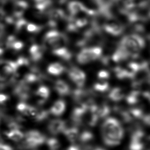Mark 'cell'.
I'll use <instances>...</instances> for the list:
<instances>
[{"label":"cell","mask_w":150,"mask_h":150,"mask_svg":"<svg viewBox=\"0 0 150 150\" xmlns=\"http://www.w3.org/2000/svg\"><path fill=\"white\" fill-rule=\"evenodd\" d=\"M145 46L142 37L136 35H130L124 37L120 42L117 52L115 54L116 61L127 59L138 54Z\"/></svg>","instance_id":"cell-1"},{"label":"cell","mask_w":150,"mask_h":150,"mask_svg":"<svg viewBox=\"0 0 150 150\" xmlns=\"http://www.w3.org/2000/svg\"><path fill=\"white\" fill-rule=\"evenodd\" d=\"M101 134L105 144L115 146L120 144L123 138L124 129L118 120L114 118H108L102 124Z\"/></svg>","instance_id":"cell-2"},{"label":"cell","mask_w":150,"mask_h":150,"mask_svg":"<svg viewBox=\"0 0 150 150\" xmlns=\"http://www.w3.org/2000/svg\"><path fill=\"white\" fill-rule=\"evenodd\" d=\"M102 53L101 48L91 47L81 50L77 54L76 59L80 64L85 65L100 58Z\"/></svg>","instance_id":"cell-3"},{"label":"cell","mask_w":150,"mask_h":150,"mask_svg":"<svg viewBox=\"0 0 150 150\" xmlns=\"http://www.w3.org/2000/svg\"><path fill=\"white\" fill-rule=\"evenodd\" d=\"M68 76L73 83L79 87H82L86 81V74L81 69L76 67H73L69 69Z\"/></svg>","instance_id":"cell-4"},{"label":"cell","mask_w":150,"mask_h":150,"mask_svg":"<svg viewBox=\"0 0 150 150\" xmlns=\"http://www.w3.org/2000/svg\"><path fill=\"white\" fill-rule=\"evenodd\" d=\"M46 39L49 45L55 49L59 48L60 45L65 41L64 36L57 31H51L48 33Z\"/></svg>","instance_id":"cell-5"},{"label":"cell","mask_w":150,"mask_h":150,"mask_svg":"<svg viewBox=\"0 0 150 150\" xmlns=\"http://www.w3.org/2000/svg\"><path fill=\"white\" fill-rule=\"evenodd\" d=\"M45 141V138L39 133L33 132L27 138V146L33 148L42 144Z\"/></svg>","instance_id":"cell-6"},{"label":"cell","mask_w":150,"mask_h":150,"mask_svg":"<svg viewBox=\"0 0 150 150\" xmlns=\"http://www.w3.org/2000/svg\"><path fill=\"white\" fill-rule=\"evenodd\" d=\"M65 122L61 120H53L49 124V130L53 134H57L64 132L65 130Z\"/></svg>","instance_id":"cell-7"},{"label":"cell","mask_w":150,"mask_h":150,"mask_svg":"<svg viewBox=\"0 0 150 150\" xmlns=\"http://www.w3.org/2000/svg\"><path fill=\"white\" fill-rule=\"evenodd\" d=\"M66 109V103L63 100L55 101L51 108V112L53 115L59 116L62 115Z\"/></svg>","instance_id":"cell-8"},{"label":"cell","mask_w":150,"mask_h":150,"mask_svg":"<svg viewBox=\"0 0 150 150\" xmlns=\"http://www.w3.org/2000/svg\"><path fill=\"white\" fill-rule=\"evenodd\" d=\"M55 90L61 96H66L70 92L69 85L63 80H57L54 85Z\"/></svg>","instance_id":"cell-9"},{"label":"cell","mask_w":150,"mask_h":150,"mask_svg":"<svg viewBox=\"0 0 150 150\" xmlns=\"http://www.w3.org/2000/svg\"><path fill=\"white\" fill-rule=\"evenodd\" d=\"M48 72L52 75H59L64 72V67L60 63H52L48 67Z\"/></svg>","instance_id":"cell-10"},{"label":"cell","mask_w":150,"mask_h":150,"mask_svg":"<svg viewBox=\"0 0 150 150\" xmlns=\"http://www.w3.org/2000/svg\"><path fill=\"white\" fill-rule=\"evenodd\" d=\"M65 133L69 140H71L72 142L75 141L77 138L78 132L76 129H71L69 130H66Z\"/></svg>","instance_id":"cell-11"},{"label":"cell","mask_w":150,"mask_h":150,"mask_svg":"<svg viewBox=\"0 0 150 150\" xmlns=\"http://www.w3.org/2000/svg\"><path fill=\"white\" fill-rule=\"evenodd\" d=\"M48 145L52 150H57L59 149V144L57 140L54 139H51L48 141Z\"/></svg>","instance_id":"cell-12"},{"label":"cell","mask_w":150,"mask_h":150,"mask_svg":"<svg viewBox=\"0 0 150 150\" xmlns=\"http://www.w3.org/2000/svg\"><path fill=\"white\" fill-rule=\"evenodd\" d=\"M8 137L14 141H18L22 138V134L18 132H13L9 134Z\"/></svg>","instance_id":"cell-13"},{"label":"cell","mask_w":150,"mask_h":150,"mask_svg":"<svg viewBox=\"0 0 150 150\" xmlns=\"http://www.w3.org/2000/svg\"><path fill=\"white\" fill-rule=\"evenodd\" d=\"M111 96V97L114 100H118V99H120V98H122L120 91L118 89H115L113 90Z\"/></svg>","instance_id":"cell-14"},{"label":"cell","mask_w":150,"mask_h":150,"mask_svg":"<svg viewBox=\"0 0 150 150\" xmlns=\"http://www.w3.org/2000/svg\"><path fill=\"white\" fill-rule=\"evenodd\" d=\"M0 150H12V149L8 145L0 144Z\"/></svg>","instance_id":"cell-15"},{"label":"cell","mask_w":150,"mask_h":150,"mask_svg":"<svg viewBox=\"0 0 150 150\" xmlns=\"http://www.w3.org/2000/svg\"><path fill=\"white\" fill-rule=\"evenodd\" d=\"M78 150L76 148H75V147H74V146H71L70 147V148L69 149V150Z\"/></svg>","instance_id":"cell-16"},{"label":"cell","mask_w":150,"mask_h":150,"mask_svg":"<svg viewBox=\"0 0 150 150\" xmlns=\"http://www.w3.org/2000/svg\"><path fill=\"white\" fill-rule=\"evenodd\" d=\"M94 150H103V149H102L101 148H96V149H94Z\"/></svg>","instance_id":"cell-17"}]
</instances>
